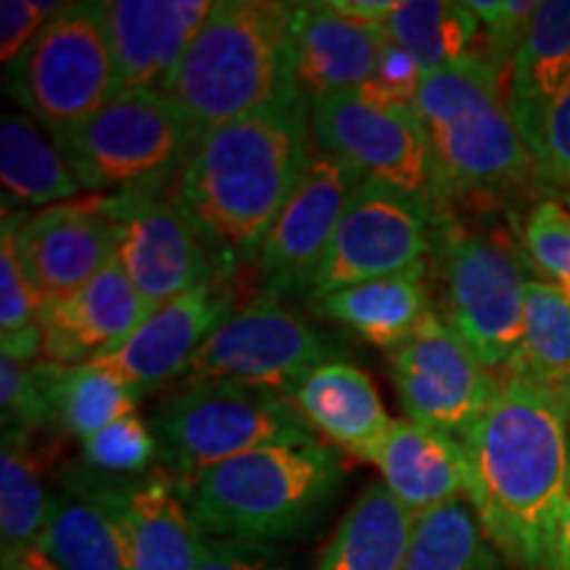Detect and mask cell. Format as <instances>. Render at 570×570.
<instances>
[{
  "label": "cell",
  "mask_w": 570,
  "mask_h": 570,
  "mask_svg": "<svg viewBox=\"0 0 570 570\" xmlns=\"http://www.w3.org/2000/svg\"><path fill=\"white\" fill-rule=\"evenodd\" d=\"M468 502L487 539L523 570H550L554 525L570 487V412L518 375L460 439Z\"/></svg>",
  "instance_id": "6da1fadb"
},
{
  "label": "cell",
  "mask_w": 570,
  "mask_h": 570,
  "mask_svg": "<svg viewBox=\"0 0 570 570\" xmlns=\"http://www.w3.org/2000/svg\"><path fill=\"white\" fill-rule=\"evenodd\" d=\"M309 104L269 109L206 132L173 190L202 235L217 275L256 259L275 217L294 194L315 140Z\"/></svg>",
  "instance_id": "7a4b0ae2"
},
{
  "label": "cell",
  "mask_w": 570,
  "mask_h": 570,
  "mask_svg": "<svg viewBox=\"0 0 570 570\" xmlns=\"http://www.w3.org/2000/svg\"><path fill=\"white\" fill-rule=\"evenodd\" d=\"M296 3L219 0L169 77L164 96L202 132L302 101L294 63Z\"/></svg>",
  "instance_id": "3957f363"
},
{
  "label": "cell",
  "mask_w": 570,
  "mask_h": 570,
  "mask_svg": "<svg viewBox=\"0 0 570 570\" xmlns=\"http://www.w3.org/2000/svg\"><path fill=\"white\" fill-rule=\"evenodd\" d=\"M341 475L338 454L312 436L254 449L177 483L204 537L275 544L315 529Z\"/></svg>",
  "instance_id": "277c9868"
},
{
  "label": "cell",
  "mask_w": 570,
  "mask_h": 570,
  "mask_svg": "<svg viewBox=\"0 0 570 570\" xmlns=\"http://www.w3.org/2000/svg\"><path fill=\"white\" fill-rule=\"evenodd\" d=\"M504 88L502 75L481 59H462L420 85L412 109L425 130L444 214L462 198L502 196L539 177Z\"/></svg>",
  "instance_id": "5b68a950"
},
{
  "label": "cell",
  "mask_w": 570,
  "mask_h": 570,
  "mask_svg": "<svg viewBox=\"0 0 570 570\" xmlns=\"http://www.w3.org/2000/svg\"><path fill=\"white\" fill-rule=\"evenodd\" d=\"M53 140L85 190L159 194L180 180L202 132L164 92L122 90Z\"/></svg>",
  "instance_id": "8992f818"
},
{
  "label": "cell",
  "mask_w": 570,
  "mask_h": 570,
  "mask_svg": "<svg viewBox=\"0 0 570 570\" xmlns=\"http://www.w3.org/2000/svg\"><path fill=\"white\" fill-rule=\"evenodd\" d=\"M444 317L489 370L508 373L523 338L529 281L518 248L499 230H468L441 214L433 252Z\"/></svg>",
  "instance_id": "52a82bcc"
},
{
  "label": "cell",
  "mask_w": 570,
  "mask_h": 570,
  "mask_svg": "<svg viewBox=\"0 0 570 570\" xmlns=\"http://www.w3.org/2000/svg\"><path fill=\"white\" fill-rule=\"evenodd\" d=\"M151 428L159 460L177 481L254 449L312 439L288 399L238 381L190 383L154 412Z\"/></svg>",
  "instance_id": "ba28073f"
},
{
  "label": "cell",
  "mask_w": 570,
  "mask_h": 570,
  "mask_svg": "<svg viewBox=\"0 0 570 570\" xmlns=\"http://www.w3.org/2000/svg\"><path fill=\"white\" fill-rule=\"evenodd\" d=\"M9 92L48 135L80 125L119 92L101 3H67L19 59Z\"/></svg>",
  "instance_id": "9c48e42d"
},
{
  "label": "cell",
  "mask_w": 570,
  "mask_h": 570,
  "mask_svg": "<svg viewBox=\"0 0 570 570\" xmlns=\"http://www.w3.org/2000/svg\"><path fill=\"white\" fill-rule=\"evenodd\" d=\"M312 140L362 180L394 185L441 212L431 151L412 106L381 104L360 92H336L312 104Z\"/></svg>",
  "instance_id": "30bf717a"
},
{
  "label": "cell",
  "mask_w": 570,
  "mask_h": 570,
  "mask_svg": "<svg viewBox=\"0 0 570 570\" xmlns=\"http://www.w3.org/2000/svg\"><path fill=\"white\" fill-rule=\"evenodd\" d=\"M338 352L336 341L285 309L275 296H259L204 341L185 377L190 383L238 381L288 399L309 370L336 360Z\"/></svg>",
  "instance_id": "8fae6325"
},
{
  "label": "cell",
  "mask_w": 570,
  "mask_h": 570,
  "mask_svg": "<svg viewBox=\"0 0 570 570\" xmlns=\"http://www.w3.org/2000/svg\"><path fill=\"white\" fill-rule=\"evenodd\" d=\"M441 214L394 185L362 180L348 198L309 296L402 273L433 252Z\"/></svg>",
  "instance_id": "7c38bea8"
},
{
  "label": "cell",
  "mask_w": 570,
  "mask_h": 570,
  "mask_svg": "<svg viewBox=\"0 0 570 570\" xmlns=\"http://www.w3.org/2000/svg\"><path fill=\"white\" fill-rule=\"evenodd\" d=\"M391 375L407 420L454 439L465 436L502 386V375L483 365L439 312L391 352Z\"/></svg>",
  "instance_id": "4fadbf2b"
},
{
  "label": "cell",
  "mask_w": 570,
  "mask_h": 570,
  "mask_svg": "<svg viewBox=\"0 0 570 570\" xmlns=\"http://www.w3.org/2000/svg\"><path fill=\"white\" fill-rule=\"evenodd\" d=\"M104 206L119 225V265L151 309L219 281L202 235L173 198L114 194Z\"/></svg>",
  "instance_id": "5bb4252c"
},
{
  "label": "cell",
  "mask_w": 570,
  "mask_h": 570,
  "mask_svg": "<svg viewBox=\"0 0 570 570\" xmlns=\"http://www.w3.org/2000/svg\"><path fill=\"white\" fill-rule=\"evenodd\" d=\"M362 177L336 156L312 146L294 194L275 217L256 265L273 294H309L327 246Z\"/></svg>",
  "instance_id": "9a60e30c"
},
{
  "label": "cell",
  "mask_w": 570,
  "mask_h": 570,
  "mask_svg": "<svg viewBox=\"0 0 570 570\" xmlns=\"http://www.w3.org/2000/svg\"><path fill=\"white\" fill-rule=\"evenodd\" d=\"M19 265L40 298L85 288L117 256L119 225L104 198L67 202L27 214L13 235Z\"/></svg>",
  "instance_id": "2e32d148"
},
{
  "label": "cell",
  "mask_w": 570,
  "mask_h": 570,
  "mask_svg": "<svg viewBox=\"0 0 570 570\" xmlns=\"http://www.w3.org/2000/svg\"><path fill=\"white\" fill-rule=\"evenodd\" d=\"M82 479L117 523L127 570H196L204 533L177 479H119L92 468Z\"/></svg>",
  "instance_id": "e0dca14e"
},
{
  "label": "cell",
  "mask_w": 570,
  "mask_h": 570,
  "mask_svg": "<svg viewBox=\"0 0 570 570\" xmlns=\"http://www.w3.org/2000/svg\"><path fill=\"white\" fill-rule=\"evenodd\" d=\"M235 312V296L225 283H209L175 302L159 306L151 317L117 346L92 356V365L117 373L138 399L185 375L204 341Z\"/></svg>",
  "instance_id": "ac0fdd59"
},
{
  "label": "cell",
  "mask_w": 570,
  "mask_h": 570,
  "mask_svg": "<svg viewBox=\"0 0 570 570\" xmlns=\"http://www.w3.org/2000/svg\"><path fill=\"white\" fill-rule=\"evenodd\" d=\"M209 0H109L101 3L119 92H164L204 27Z\"/></svg>",
  "instance_id": "d6986e66"
},
{
  "label": "cell",
  "mask_w": 570,
  "mask_h": 570,
  "mask_svg": "<svg viewBox=\"0 0 570 570\" xmlns=\"http://www.w3.org/2000/svg\"><path fill=\"white\" fill-rule=\"evenodd\" d=\"M127 277L119 256L85 288L63 298H42L38 323L46 333V360L59 365H88L92 356L117 346L151 317Z\"/></svg>",
  "instance_id": "ffe728a7"
},
{
  "label": "cell",
  "mask_w": 570,
  "mask_h": 570,
  "mask_svg": "<svg viewBox=\"0 0 570 570\" xmlns=\"http://www.w3.org/2000/svg\"><path fill=\"white\" fill-rule=\"evenodd\" d=\"M389 35L383 24L346 19L331 3H296L294 63L302 101L360 90L381 61Z\"/></svg>",
  "instance_id": "44dd1931"
},
{
  "label": "cell",
  "mask_w": 570,
  "mask_h": 570,
  "mask_svg": "<svg viewBox=\"0 0 570 570\" xmlns=\"http://www.w3.org/2000/svg\"><path fill=\"white\" fill-rule=\"evenodd\" d=\"M306 425L327 441L375 462L391 431V420L373 381L348 362L331 360L309 370L288 394Z\"/></svg>",
  "instance_id": "7402d4cb"
},
{
  "label": "cell",
  "mask_w": 570,
  "mask_h": 570,
  "mask_svg": "<svg viewBox=\"0 0 570 570\" xmlns=\"http://www.w3.org/2000/svg\"><path fill=\"white\" fill-rule=\"evenodd\" d=\"M375 465L386 489L415 518L454 499H468L470 470L462 441L412 420H391Z\"/></svg>",
  "instance_id": "603a6c76"
},
{
  "label": "cell",
  "mask_w": 570,
  "mask_h": 570,
  "mask_svg": "<svg viewBox=\"0 0 570 570\" xmlns=\"http://www.w3.org/2000/svg\"><path fill=\"white\" fill-rule=\"evenodd\" d=\"M315 309L336 320L377 348L396 352L417 325L431 315V288H428V259L402 273L356 283L352 288L317 298Z\"/></svg>",
  "instance_id": "cb8c5ba5"
},
{
  "label": "cell",
  "mask_w": 570,
  "mask_h": 570,
  "mask_svg": "<svg viewBox=\"0 0 570 570\" xmlns=\"http://www.w3.org/2000/svg\"><path fill=\"white\" fill-rule=\"evenodd\" d=\"M570 82V0H544L508 71V106L525 146L541 114Z\"/></svg>",
  "instance_id": "d4e9b609"
},
{
  "label": "cell",
  "mask_w": 570,
  "mask_h": 570,
  "mask_svg": "<svg viewBox=\"0 0 570 570\" xmlns=\"http://www.w3.org/2000/svg\"><path fill=\"white\" fill-rule=\"evenodd\" d=\"M415 520L386 483H373L354 499L317 570H402Z\"/></svg>",
  "instance_id": "484cf974"
},
{
  "label": "cell",
  "mask_w": 570,
  "mask_h": 570,
  "mask_svg": "<svg viewBox=\"0 0 570 570\" xmlns=\"http://www.w3.org/2000/svg\"><path fill=\"white\" fill-rule=\"evenodd\" d=\"M40 550L61 570H127L117 523L85 483L82 473L69 475L51 499Z\"/></svg>",
  "instance_id": "4316f807"
},
{
  "label": "cell",
  "mask_w": 570,
  "mask_h": 570,
  "mask_svg": "<svg viewBox=\"0 0 570 570\" xmlns=\"http://www.w3.org/2000/svg\"><path fill=\"white\" fill-rule=\"evenodd\" d=\"M0 183L6 206H56L82 194L61 148L30 114H6L0 122Z\"/></svg>",
  "instance_id": "83f0119b"
},
{
  "label": "cell",
  "mask_w": 570,
  "mask_h": 570,
  "mask_svg": "<svg viewBox=\"0 0 570 570\" xmlns=\"http://www.w3.org/2000/svg\"><path fill=\"white\" fill-rule=\"evenodd\" d=\"M504 375L533 383L570 412V302L537 277H531L525 294L523 338Z\"/></svg>",
  "instance_id": "f1b7e54d"
},
{
  "label": "cell",
  "mask_w": 570,
  "mask_h": 570,
  "mask_svg": "<svg viewBox=\"0 0 570 570\" xmlns=\"http://www.w3.org/2000/svg\"><path fill=\"white\" fill-rule=\"evenodd\" d=\"M386 35L420 63L423 75L479 59L481 21L468 3L449 0H404L386 21Z\"/></svg>",
  "instance_id": "f546056e"
},
{
  "label": "cell",
  "mask_w": 570,
  "mask_h": 570,
  "mask_svg": "<svg viewBox=\"0 0 570 570\" xmlns=\"http://www.w3.org/2000/svg\"><path fill=\"white\" fill-rule=\"evenodd\" d=\"M51 494L42 481L40 454L32 436L3 433L0 452V539L3 554L40 550L51 515Z\"/></svg>",
  "instance_id": "4dcf8cb0"
},
{
  "label": "cell",
  "mask_w": 570,
  "mask_h": 570,
  "mask_svg": "<svg viewBox=\"0 0 570 570\" xmlns=\"http://www.w3.org/2000/svg\"><path fill=\"white\" fill-rule=\"evenodd\" d=\"M402 570H502V566L473 504L454 499L415 520Z\"/></svg>",
  "instance_id": "1f68e13d"
},
{
  "label": "cell",
  "mask_w": 570,
  "mask_h": 570,
  "mask_svg": "<svg viewBox=\"0 0 570 570\" xmlns=\"http://www.w3.org/2000/svg\"><path fill=\"white\" fill-rule=\"evenodd\" d=\"M138 394L101 365L67 367L53 386V428L88 441L135 412Z\"/></svg>",
  "instance_id": "d6a6232c"
},
{
  "label": "cell",
  "mask_w": 570,
  "mask_h": 570,
  "mask_svg": "<svg viewBox=\"0 0 570 570\" xmlns=\"http://www.w3.org/2000/svg\"><path fill=\"white\" fill-rule=\"evenodd\" d=\"M525 262L570 302V206L539 202L523 223Z\"/></svg>",
  "instance_id": "836d02e7"
},
{
  "label": "cell",
  "mask_w": 570,
  "mask_h": 570,
  "mask_svg": "<svg viewBox=\"0 0 570 570\" xmlns=\"http://www.w3.org/2000/svg\"><path fill=\"white\" fill-rule=\"evenodd\" d=\"M82 446L85 460L92 470L104 475H119V479H132L159 458V441L154 436V428L138 412L119 417L101 433L82 441Z\"/></svg>",
  "instance_id": "e575fe53"
},
{
  "label": "cell",
  "mask_w": 570,
  "mask_h": 570,
  "mask_svg": "<svg viewBox=\"0 0 570 570\" xmlns=\"http://www.w3.org/2000/svg\"><path fill=\"white\" fill-rule=\"evenodd\" d=\"M465 3L479 17L483 30L479 59L504 77L529 32L539 3L537 0H465Z\"/></svg>",
  "instance_id": "d590c367"
},
{
  "label": "cell",
  "mask_w": 570,
  "mask_h": 570,
  "mask_svg": "<svg viewBox=\"0 0 570 570\" xmlns=\"http://www.w3.org/2000/svg\"><path fill=\"white\" fill-rule=\"evenodd\" d=\"M27 214L9 212L3 214V238H0V333L13 336V333L24 331L32 323H38L40 302L38 291L27 281L24 269L19 265L17 246H13V235Z\"/></svg>",
  "instance_id": "8d00e7d4"
},
{
  "label": "cell",
  "mask_w": 570,
  "mask_h": 570,
  "mask_svg": "<svg viewBox=\"0 0 570 570\" xmlns=\"http://www.w3.org/2000/svg\"><path fill=\"white\" fill-rule=\"evenodd\" d=\"M529 151L537 161L539 180L570 194V82L541 114L537 130L529 138Z\"/></svg>",
  "instance_id": "74e56055"
},
{
  "label": "cell",
  "mask_w": 570,
  "mask_h": 570,
  "mask_svg": "<svg viewBox=\"0 0 570 570\" xmlns=\"http://www.w3.org/2000/svg\"><path fill=\"white\" fill-rule=\"evenodd\" d=\"M423 80L425 75L423 69H420V63L412 59L402 46H396V42L389 38L386 46H383L381 61H377L373 77H370L356 92L381 104L415 106V98Z\"/></svg>",
  "instance_id": "f35d334b"
},
{
  "label": "cell",
  "mask_w": 570,
  "mask_h": 570,
  "mask_svg": "<svg viewBox=\"0 0 570 570\" xmlns=\"http://www.w3.org/2000/svg\"><path fill=\"white\" fill-rule=\"evenodd\" d=\"M196 570H296L277 544L204 537Z\"/></svg>",
  "instance_id": "ab89813d"
},
{
  "label": "cell",
  "mask_w": 570,
  "mask_h": 570,
  "mask_svg": "<svg viewBox=\"0 0 570 570\" xmlns=\"http://www.w3.org/2000/svg\"><path fill=\"white\" fill-rule=\"evenodd\" d=\"M67 3H38V0H3L0 3V59L13 63L19 53L35 40L42 27Z\"/></svg>",
  "instance_id": "60d3db41"
},
{
  "label": "cell",
  "mask_w": 570,
  "mask_h": 570,
  "mask_svg": "<svg viewBox=\"0 0 570 570\" xmlns=\"http://www.w3.org/2000/svg\"><path fill=\"white\" fill-rule=\"evenodd\" d=\"M42 354H46V333H42L40 323H32L13 336H3V356H11L21 365H35Z\"/></svg>",
  "instance_id": "b9f144b4"
},
{
  "label": "cell",
  "mask_w": 570,
  "mask_h": 570,
  "mask_svg": "<svg viewBox=\"0 0 570 570\" xmlns=\"http://www.w3.org/2000/svg\"><path fill=\"white\" fill-rule=\"evenodd\" d=\"M331 6L341 17L362 21V24H386L399 0H331Z\"/></svg>",
  "instance_id": "7bdbcfd3"
},
{
  "label": "cell",
  "mask_w": 570,
  "mask_h": 570,
  "mask_svg": "<svg viewBox=\"0 0 570 570\" xmlns=\"http://www.w3.org/2000/svg\"><path fill=\"white\" fill-rule=\"evenodd\" d=\"M550 570H570V487H568L566 502H562L558 525H554Z\"/></svg>",
  "instance_id": "ee69618b"
},
{
  "label": "cell",
  "mask_w": 570,
  "mask_h": 570,
  "mask_svg": "<svg viewBox=\"0 0 570 570\" xmlns=\"http://www.w3.org/2000/svg\"><path fill=\"white\" fill-rule=\"evenodd\" d=\"M3 570H61L42 550L3 554Z\"/></svg>",
  "instance_id": "f6af8a7d"
},
{
  "label": "cell",
  "mask_w": 570,
  "mask_h": 570,
  "mask_svg": "<svg viewBox=\"0 0 570 570\" xmlns=\"http://www.w3.org/2000/svg\"><path fill=\"white\" fill-rule=\"evenodd\" d=\"M566 202H568V206H570V194H568V196H566Z\"/></svg>",
  "instance_id": "bcb514c9"
}]
</instances>
